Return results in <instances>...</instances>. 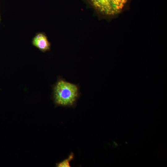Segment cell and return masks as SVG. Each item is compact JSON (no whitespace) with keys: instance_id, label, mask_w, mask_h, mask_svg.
<instances>
[{"instance_id":"cell-5","label":"cell","mask_w":167,"mask_h":167,"mask_svg":"<svg viewBox=\"0 0 167 167\" xmlns=\"http://www.w3.org/2000/svg\"><path fill=\"white\" fill-rule=\"evenodd\" d=\"M74 158L73 153H71L67 159L56 164V166L58 167H70V162Z\"/></svg>"},{"instance_id":"cell-4","label":"cell","mask_w":167,"mask_h":167,"mask_svg":"<svg viewBox=\"0 0 167 167\" xmlns=\"http://www.w3.org/2000/svg\"><path fill=\"white\" fill-rule=\"evenodd\" d=\"M113 5L115 14H117L123 9L127 0H110Z\"/></svg>"},{"instance_id":"cell-3","label":"cell","mask_w":167,"mask_h":167,"mask_svg":"<svg viewBox=\"0 0 167 167\" xmlns=\"http://www.w3.org/2000/svg\"><path fill=\"white\" fill-rule=\"evenodd\" d=\"M32 43L34 46L43 52L48 51L50 49V43L43 33H37L33 38Z\"/></svg>"},{"instance_id":"cell-2","label":"cell","mask_w":167,"mask_h":167,"mask_svg":"<svg viewBox=\"0 0 167 167\" xmlns=\"http://www.w3.org/2000/svg\"><path fill=\"white\" fill-rule=\"evenodd\" d=\"M95 7L101 13L107 15L115 14L110 0H91Z\"/></svg>"},{"instance_id":"cell-1","label":"cell","mask_w":167,"mask_h":167,"mask_svg":"<svg viewBox=\"0 0 167 167\" xmlns=\"http://www.w3.org/2000/svg\"><path fill=\"white\" fill-rule=\"evenodd\" d=\"M78 86L63 79H58L53 88V97L58 106L73 107L79 96Z\"/></svg>"}]
</instances>
